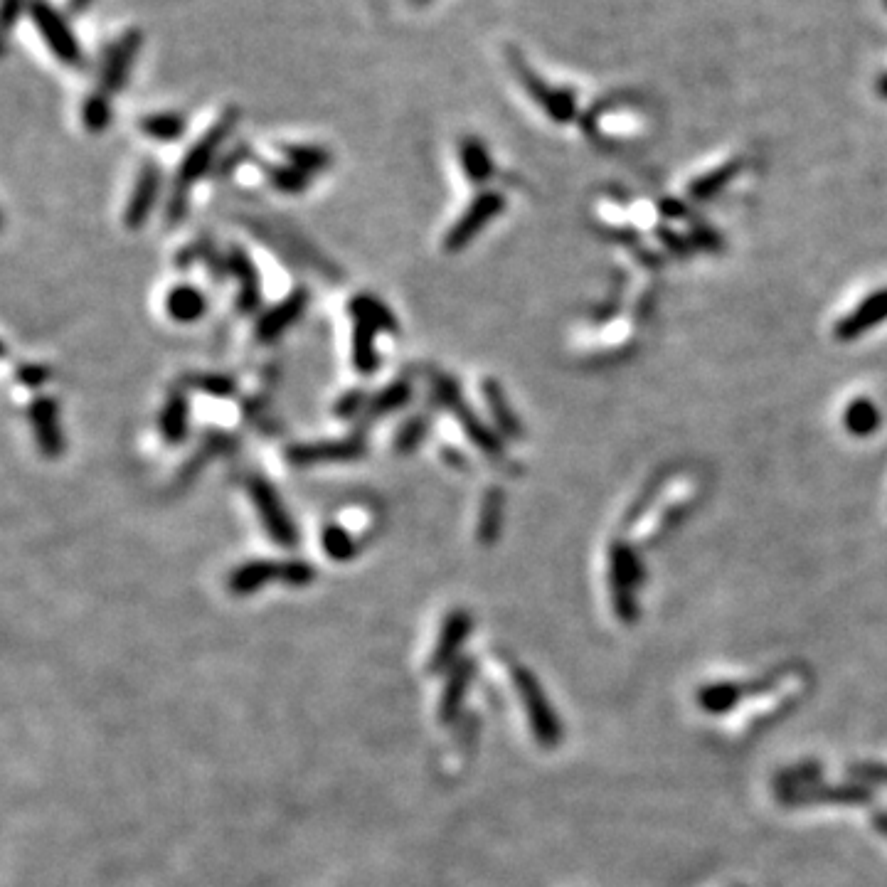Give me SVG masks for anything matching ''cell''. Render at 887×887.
<instances>
[{
  "label": "cell",
  "instance_id": "cell-6",
  "mask_svg": "<svg viewBox=\"0 0 887 887\" xmlns=\"http://www.w3.org/2000/svg\"><path fill=\"white\" fill-rule=\"evenodd\" d=\"M432 395L439 407H444V410H449L456 419H459L466 437H469L483 454L491 456V459H498V456H501V442L496 439V434L488 432V427L476 417V412L469 410V405H466L464 397H461L459 385H456L451 377H446L442 373L432 375Z\"/></svg>",
  "mask_w": 887,
  "mask_h": 887
},
{
  "label": "cell",
  "instance_id": "cell-30",
  "mask_svg": "<svg viewBox=\"0 0 887 887\" xmlns=\"http://www.w3.org/2000/svg\"><path fill=\"white\" fill-rule=\"evenodd\" d=\"M188 382L195 387V390H203L205 395H210V397H230L232 392H235V380L227 375L205 373V375L190 377Z\"/></svg>",
  "mask_w": 887,
  "mask_h": 887
},
{
  "label": "cell",
  "instance_id": "cell-18",
  "mask_svg": "<svg viewBox=\"0 0 887 887\" xmlns=\"http://www.w3.org/2000/svg\"><path fill=\"white\" fill-rule=\"evenodd\" d=\"M410 400H412L410 380L390 382V385H385L380 392H375V395L370 397L368 410H365V419H368V422H375V419L387 417V414L410 405Z\"/></svg>",
  "mask_w": 887,
  "mask_h": 887
},
{
  "label": "cell",
  "instance_id": "cell-28",
  "mask_svg": "<svg viewBox=\"0 0 887 887\" xmlns=\"http://www.w3.org/2000/svg\"><path fill=\"white\" fill-rule=\"evenodd\" d=\"M82 121L87 126V131L92 134H102L106 126L111 124V104L109 94H89L87 102L82 104Z\"/></svg>",
  "mask_w": 887,
  "mask_h": 887
},
{
  "label": "cell",
  "instance_id": "cell-32",
  "mask_svg": "<svg viewBox=\"0 0 887 887\" xmlns=\"http://www.w3.org/2000/svg\"><path fill=\"white\" fill-rule=\"evenodd\" d=\"M469 676H471L469 666H461L459 673H456V676H454V681L449 683V690H446V695H444V700H442V717H444V720H446V717H451V715L456 713V705H459L461 695H464V685H466V681H469Z\"/></svg>",
  "mask_w": 887,
  "mask_h": 887
},
{
  "label": "cell",
  "instance_id": "cell-12",
  "mask_svg": "<svg viewBox=\"0 0 887 887\" xmlns=\"http://www.w3.org/2000/svg\"><path fill=\"white\" fill-rule=\"evenodd\" d=\"M141 33L138 30H126L114 45L109 47L106 52V60L102 67V92L104 94H114L121 92L126 87V79H129L131 67H134V60L141 50Z\"/></svg>",
  "mask_w": 887,
  "mask_h": 887
},
{
  "label": "cell",
  "instance_id": "cell-31",
  "mask_svg": "<svg viewBox=\"0 0 887 887\" xmlns=\"http://www.w3.org/2000/svg\"><path fill=\"white\" fill-rule=\"evenodd\" d=\"M368 400L370 397L365 395L363 390H350L338 397L336 405H333V412H336V417L341 419H355L368 410Z\"/></svg>",
  "mask_w": 887,
  "mask_h": 887
},
{
  "label": "cell",
  "instance_id": "cell-1",
  "mask_svg": "<svg viewBox=\"0 0 887 887\" xmlns=\"http://www.w3.org/2000/svg\"><path fill=\"white\" fill-rule=\"evenodd\" d=\"M239 121V109H227L210 129L205 131L193 146L188 148L185 153L183 163H180V171L175 175V183L171 190V200H168V222L171 225H178L180 220L185 217V210H188V200H190V190L198 180H203V175L210 171L212 163H215L217 153H220L222 143L227 141V136L232 134V129L237 126Z\"/></svg>",
  "mask_w": 887,
  "mask_h": 887
},
{
  "label": "cell",
  "instance_id": "cell-7",
  "mask_svg": "<svg viewBox=\"0 0 887 887\" xmlns=\"http://www.w3.org/2000/svg\"><path fill=\"white\" fill-rule=\"evenodd\" d=\"M503 207H506V198H503V193H498V190H486V193L478 195L474 203L461 212L459 220L449 227V232H446L444 237L446 252L454 254L461 252L464 247H469L478 232H481L488 222L496 220V215L503 210Z\"/></svg>",
  "mask_w": 887,
  "mask_h": 887
},
{
  "label": "cell",
  "instance_id": "cell-10",
  "mask_svg": "<svg viewBox=\"0 0 887 887\" xmlns=\"http://www.w3.org/2000/svg\"><path fill=\"white\" fill-rule=\"evenodd\" d=\"M161 178L163 173L156 163L153 161L143 163L141 171L136 175L129 203H126L124 210V225L129 227V230H141V227L148 222L153 207H156L158 193H161Z\"/></svg>",
  "mask_w": 887,
  "mask_h": 887
},
{
  "label": "cell",
  "instance_id": "cell-27",
  "mask_svg": "<svg viewBox=\"0 0 887 887\" xmlns=\"http://www.w3.org/2000/svg\"><path fill=\"white\" fill-rule=\"evenodd\" d=\"M321 543H323V550H326V555L331 557V560L345 562V560H353V557L358 555V543H355L353 535H350L345 528H341V525H328V528L323 530Z\"/></svg>",
  "mask_w": 887,
  "mask_h": 887
},
{
  "label": "cell",
  "instance_id": "cell-13",
  "mask_svg": "<svg viewBox=\"0 0 887 887\" xmlns=\"http://www.w3.org/2000/svg\"><path fill=\"white\" fill-rule=\"evenodd\" d=\"M227 274L237 284V308L242 313H254L262 306V279H259L257 267L252 257L242 247H232L227 254Z\"/></svg>",
  "mask_w": 887,
  "mask_h": 887
},
{
  "label": "cell",
  "instance_id": "cell-16",
  "mask_svg": "<svg viewBox=\"0 0 887 887\" xmlns=\"http://www.w3.org/2000/svg\"><path fill=\"white\" fill-rule=\"evenodd\" d=\"M348 311L353 316V321L365 323V326L375 328L377 333H397V328H400L390 306L373 294L353 296L348 304Z\"/></svg>",
  "mask_w": 887,
  "mask_h": 887
},
{
  "label": "cell",
  "instance_id": "cell-23",
  "mask_svg": "<svg viewBox=\"0 0 887 887\" xmlns=\"http://www.w3.org/2000/svg\"><path fill=\"white\" fill-rule=\"evenodd\" d=\"M747 695V683L705 685L698 693V703L705 713H725Z\"/></svg>",
  "mask_w": 887,
  "mask_h": 887
},
{
  "label": "cell",
  "instance_id": "cell-2",
  "mask_svg": "<svg viewBox=\"0 0 887 887\" xmlns=\"http://www.w3.org/2000/svg\"><path fill=\"white\" fill-rule=\"evenodd\" d=\"M316 572L313 567L304 560H252L244 562L242 567H237L230 575V592L239 594V597H247V594L259 592L262 587H267L269 582H281L291 584V587H304L311 584Z\"/></svg>",
  "mask_w": 887,
  "mask_h": 887
},
{
  "label": "cell",
  "instance_id": "cell-37",
  "mask_svg": "<svg viewBox=\"0 0 887 887\" xmlns=\"http://www.w3.org/2000/svg\"><path fill=\"white\" fill-rule=\"evenodd\" d=\"M412 3H417V5H427L429 0H412Z\"/></svg>",
  "mask_w": 887,
  "mask_h": 887
},
{
  "label": "cell",
  "instance_id": "cell-17",
  "mask_svg": "<svg viewBox=\"0 0 887 887\" xmlns=\"http://www.w3.org/2000/svg\"><path fill=\"white\" fill-rule=\"evenodd\" d=\"M166 311L175 323H195L205 316L207 299L203 291L193 284H180L168 291Z\"/></svg>",
  "mask_w": 887,
  "mask_h": 887
},
{
  "label": "cell",
  "instance_id": "cell-22",
  "mask_svg": "<svg viewBox=\"0 0 887 887\" xmlns=\"http://www.w3.org/2000/svg\"><path fill=\"white\" fill-rule=\"evenodd\" d=\"M281 153H284L286 163H291V166L299 168L306 175L326 171L333 163L331 153L323 146H316V143H284Z\"/></svg>",
  "mask_w": 887,
  "mask_h": 887
},
{
  "label": "cell",
  "instance_id": "cell-4",
  "mask_svg": "<svg viewBox=\"0 0 887 887\" xmlns=\"http://www.w3.org/2000/svg\"><path fill=\"white\" fill-rule=\"evenodd\" d=\"M247 493L259 520H262L264 530H267V535L276 545L294 547L299 543V530H296L294 520H291L289 511H286L284 501L279 498V491H276L267 478L257 474L249 476Z\"/></svg>",
  "mask_w": 887,
  "mask_h": 887
},
{
  "label": "cell",
  "instance_id": "cell-29",
  "mask_svg": "<svg viewBox=\"0 0 887 887\" xmlns=\"http://www.w3.org/2000/svg\"><path fill=\"white\" fill-rule=\"evenodd\" d=\"M427 434H429V417L417 414V417L407 419V422L397 429L395 442H392V446H395L397 454H410V451H414L419 444L424 442V437H427Z\"/></svg>",
  "mask_w": 887,
  "mask_h": 887
},
{
  "label": "cell",
  "instance_id": "cell-33",
  "mask_svg": "<svg viewBox=\"0 0 887 887\" xmlns=\"http://www.w3.org/2000/svg\"><path fill=\"white\" fill-rule=\"evenodd\" d=\"M15 377H18L20 385L30 387V390H37V387L45 385V382L50 380V370H47L45 365L28 363V365H23V368H18V375Z\"/></svg>",
  "mask_w": 887,
  "mask_h": 887
},
{
  "label": "cell",
  "instance_id": "cell-36",
  "mask_svg": "<svg viewBox=\"0 0 887 887\" xmlns=\"http://www.w3.org/2000/svg\"><path fill=\"white\" fill-rule=\"evenodd\" d=\"M873 823H875V828H878V831L887 838V814H878V816H875Z\"/></svg>",
  "mask_w": 887,
  "mask_h": 887
},
{
  "label": "cell",
  "instance_id": "cell-35",
  "mask_svg": "<svg viewBox=\"0 0 887 887\" xmlns=\"http://www.w3.org/2000/svg\"><path fill=\"white\" fill-rule=\"evenodd\" d=\"M92 3L94 0H67V8H69V13L77 15V13H84V10H87Z\"/></svg>",
  "mask_w": 887,
  "mask_h": 887
},
{
  "label": "cell",
  "instance_id": "cell-5",
  "mask_svg": "<svg viewBox=\"0 0 887 887\" xmlns=\"http://www.w3.org/2000/svg\"><path fill=\"white\" fill-rule=\"evenodd\" d=\"M515 688H518L520 703H523L525 715H528L530 727H533L535 740L543 747H557L562 742V722L555 715L552 705L547 703L545 690L540 688L538 678L533 676L525 668H515L513 671Z\"/></svg>",
  "mask_w": 887,
  "mask_h": 887
},
{
  "label": "cell",
  "instance_id": "cell-24",
  "mask_svg": "<svg viewBox=\"0 0 887 887\" xmlns=\"http://www.w3.org/2000/svg\"><path fill=\"white\" fill-rule=\"evenodd\" d=\"M503 523V493L501 488H488L481 503V515H478V540L483 545H491L498 540Z\"/></svg>",
  "mask_w": 887,
  "mask_h": 887
},
{
  "label": "cell",
  "instance_id": "cell-25",
  "mask_svg": "<svg viewBox=\"0 0 887 887\" xmlns=\"http://www.w3.org/2000/svg\"><path fill=\"white\" fill-rule=\"evenodd\" d=\"M483 400H486L488 412H491L496 427L501 429L503 434H508V437H520L518 419H515L511 414V407H508L506 395H503L501 385H498L496 380L483 382Z\"/></svg>",
  "mask_w": 887,
  "mask_h": 887
},
{
  "label": "cell",
  "instance_id": "cell-21",
  "mask_svg": "<svg viewBox=\"0 0 887 887\" xmlns=\"http://www.w3.org/2000/svg\"><path fill=\"white\" fill-rule=\"evenodd\" d=\"M377 336L375 328L365 323L353 321V365L360 375H373L380 368V355H377Z\"/></svg>",
  "mask_w": 887,
  "mask_h": 887
},
{
  "label": "cell",
  "instance_id": "cell-34",
  "mask_svg": "<svg viewBox=\"0 0 887 887\" xmlns=\"http://www.w3.org/2000/svg\"><path fill=\"white\" fill-rule=\"evenodd\" d=\"M20 8H23V0H5L3 3V20H5V28H13V23H15V15L20 13Z\"/></svg>",
  "mask_w": 887,
  "mask_h": 887
},
{
  "label": "cell",
  "instance_id": "cell-20",
  "mask_svg": "<svg viewBox=\"0 0 887 887\" xmlns=\"http://www.w3.org/2000/svg\"><path fill=\"white\" fill-rule=\"evenodd\" d=\"M459 161H461V171H464L469 183L481 185L491 178L493 163L491 158H488L486 146H483L476 136H466L464 141L459 143Z\"/></svg>",
  "mask_w": 887,
  "mask_h": 887
},
{
  "label": "cell",
  "instance_id": "cell-19",
  "mask_svg": "<svg viewBox=\"0 0 887 887\" xmlns=\"http://www.w3.org/2000/svg\"><path fill=\"white\" fill-rule=\"evenodd\" d=\"M138 129L143 136H148L151 141L158 143H173L178 138H183L185 129H188V119L185 114L178 111H161V114H148L138 121Z\"/></svg>",
  "mask_w": 887,
  "mask_h": 887
},
{
  "label": "cell",
  "instance_id": "cell-15",
  "mask_svg": "<svg viewBox=\"0 0 887 887\" xmlns=\"http://www.w3.org/2000/svg\"><path fill=\"white\" fill-rule=\"evenodd\" d=\"M469 629H471V616L466 614L464 609H456V612L446 616L442 634H439L437 641V649H434L432 656V668L442 671V668H446L451 661H454L456 651H459V646L464 644V639L469 636Z\"/></svg>",
  "mask_w": 887,
  "mask_h": 887
},
{
  "label": "cell",
  "instance_id": "cell-9",
  "mask_svg": "<svg viewBox=\"0 0 887 887\" xmlns=\"http://www.w3.org/2000/svg\"><path fill=\"white\" fill-rule=\"evenodd\" d=\"M365 442L360 437L348 439H323V442L296 444L286 451V459L294 466H318V464H345V461L363 459Z\"/></svg>",
  "mask_w": 887,
  "mask_h": 887
},
{
  "label": "cell",
  "instance_id": "cell-3",
  "mask_svg": "<svg viewBox=\"0 0 887 887\" xmlns=\"http://www.w3.org/2000/svg\"><path fill=\"white\" fill-rule=\"evenodd\" d=\"M28 13L37 33L45 40L47 50L57 57V62H62L67 67H84L82 45L77 42L67 18L60 10L52 8L47 0H30Z\"/></svg>",
  "mask_w": 887,
  "mask_h": 887
},
{
  "label": "cell",
  "instance_id": "cell-14",
  "mask_svg": "<svg viewBox=\"0 0 887 887\" xmlns=\"http://www.w3.org/2000/svg\"><path fill=\"white\" fill-rule=\"evenodd\" d=\"M190 427V402L183 390H173L163 402L161 414H158V432H161L166 444H183L188 439Z\"/></svg>",
  "mask_w": 887,
  "mask_h": 887
},
{
  "label": "cell",
  "instance_id": "cell-26",
  "mask_svg": "<svg viewBox=\"0 0 887 887\" xmlns=\"http://www.w3.org/2000/svg\"><path fill=\"white\" fill-rule=\"evenodd\" d=\"M264 175H267L269 185L284 195L304 193L308 183H311V178L306 173H301L299 168L291 166V163H286V166H281V163H267L264 166Z\"/></svg>",
  "mask_w": 887,
  "mask_h": 887
},
{
  "label": "cell",
  "instance_id": "cell-11",
  "mask_svg": "<svg viewBox=\"0 0 887 887\" xmlns=\"http://www.w3.org/2000/svg\"><path fill=\"white\" fill-rule=\"evenodd\" d=\"M308 308V289H294L284 301L262 313L254 326V336L259 343H274L276 338L284 336L291 326L301 321V316Z\"/></svg>",
  "mask_w": 887,
  "mask_h": 887
},
{
  "label": "cell",
  "instance_id": "cell-8",
  "mask_svg": "<svg viewBox=\"0 0 887 887\" xmlns=\"http://www.w3.org/2000/svg\"><path fill=\"white\" fill-rule=\"evenodd\" d=\"M30 427H33L35 444L47 459H60L65 454V434H62L60 405L55 397L40 395L28 407Z\"/></svg>",
  "mask_w": 887,
  "mask_h": 887
}]
</instances>
